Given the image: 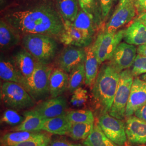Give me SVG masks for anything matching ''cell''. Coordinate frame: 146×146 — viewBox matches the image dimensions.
<instances>
[{
  "instance_id": "ab89813d",
  "label": "cell",
  "mask_w": 146,
  "mask_h": 146,
  "mask_svg": "<svg viewBox=\"0 0 146 146\" xmlns=\"http://www.w3.org/2000/svg\"><path fill=\"white\" fill-rule=\"evenodd\" d=\"M137 54L146 56V44L137 47Z\"/></svg>"
},
{
  "instance_id": "d6a6232c",
  "label": "cell",
  "mask_w": 146,
  "mask_h": 146,
  "mask_svg": "<svg viewBox=\"0 0 146 146\" xmlns=\"http://www.w3.org/2000/svg\"><path fill=\"white\" fill-rule=\"evenodd\" d=\"M51 140L50 134L42 132L34 138L11 146H48Z\"/></svg>"
},
{
  "instance_id": "f35d334b",
  "label": "cell",
  "mask_w": 146,
  "mask_h": 146,
  "mask_svg": "<svg viewBox=\"0 0 146 146\" xmlns=\"http://www.w3.org/2000/svg\"><path fill=\"white\" fill-rule=\"evenodd\" d=\"M134 115L142 120L146 121V104L137 110Z\"/></svg>"
},
{
  "instance_id": "4fadbf2b",
  "label": "cell",
  "mask_w": 146,
  "mask_h": 146,
  "mask_svg": "<svg viewBox=\"0 0 146 146\" xmlns=\"http://www.w3.org/2000/svg\"><path fill=\"white\" fill-rule=\"evenodd\" d=\"M86 56L84 48L68 46L63 50L57 60L58 68L67 73L79 64L84 63Z\"/></svg>"
},
{
  "instance_id": "7a4b0ae2",
  "label": "cell",
  "mask_w": 146,
  "mask_h": 146,
  "mask_svg": "<svg viewBox=\"0 0 146 146\" xmlns=\"http://www.w3.org/2000/svg\"><path fill=\"white\" fill-rule=\"evenodd\" d=\"M120 73L109 63L101 67L92 88L95 101L99 106L102 114L109 113L114 101L120 79Z\"/></svg>"
},
{
  "instance_id": "44dd1931",
  "label": "cell",
  "mask_w": 146,
  "mask_h": 146,
  "mask_svg": "<svg viewBox=\"0 0 146 146\" xmlns=\"http://www.w3.org/2000/svg\"><path fill=\"white\" fill-rule=\"evenodd\" d=\"M86 56L84 61L86 70L85 84L91 87L96 78L98 74L100 64L94 50L93 44L85 48Z\"/></svg>"
},
{
  "instance_id": "60d3db41",
  "label": "cell",
  "mask_w": 146,
  "mask_h": 146,
  "mask_svg": "<svg viewBox=\"0 0 146 146\" xmlns=\"http://www.w3.org/2000/svg\"><path fill=\"white\" fill-rule=\"evenodd\" d=\"M136 19L140 21L142 24H143L146 27V13L140 14L136 18Z\"/></svg>"
},
{
  "instance_id": "9c48e42d",
  "label": "cell",
  "mask_w": 146,
  "mask_h": 146,
  "mask_svg": "<svg viewBox=\"0 0 146 146\" xmlns=\"http://www.w3.org/2000/svg\"><path fill=\"white\" fill-rule=\"evenodd\" d=\"M137 53L135 46L125 42H121L108 63L117 72L121 73L132 67Z\"/></svg>"
},
{
  "instance_id": "1f68e13d",
  "label": "cell",
  "mask_w": 146,
  "mask_h": 146,
  "mask_svg": "<svg viewBox=\"0 0 146 146\" xmlns=\"http://www.w3.org/2000/svg\"><path fill=\"white\" fill-rule=\"evenodd\" d=\"M24 119L25 117L20 115L16 110L8 108L5 110L2 115L1 122L15 127L20 125Z\"/></svg>"
},
{
  "instance_id": "30bf717a",
  "label": "cell",
  "mask_w": 146,
  "mask_h": 146,
  "mask_svg": "<svg viewBox=\"0 0 146 146\" xmlns=\"http://www.w3.org/2000/svg\"><path fill=\"white\" fill-rule=\"evenodd\" d=\"M136 13L134 1L131 0L123 5H119L106 24L104 31L107 33H115L119 29L131 22Z\"/></svg>"
},
{
  "instance_id": "d6986e66",
  "label": "cell",
  "mask_w": 146,
  "mask_h": 146,
  "mask_svg": "<svg viewBox=\"0 0 146 146\" xmlns=\"http://www.w3.org/2000/svg\"><path fill=\"white\" fill-rule=\"evenodd\" d=\"M125 42L134 46L146 44V27L136 19L125 29Z\"/></svg>"
},
{
  "instance_id": "4316f807",
  "label": "cell",
  "mask_w": 146,
  "mask_h": 146,
  "mask_svg": "<svg viewBox=\"0 0 146 146\" xmlns=\"http://www.w3.org/2000/svg\"><path fill=\"white\" fill-rule=\"evenodd\" d=\"M84 146H119L110 140L99 125H94L93 131L84 141Z\"/></svg>"
},
{
  "instance_id": "ac0fdd59",
  "label": "cell",
  "mask_w": 146,
  "mask_h": 146,
  "mask_svg": "<svg viewBox=\"0 0 146 146\" xmlns=\"http://www.w3.org/2000/svg\"><path fill=\"white\" fill-rule=\"evenodd\" d=\"M20 34L3 19L0 21V48L7 50L17 45L21 40Z\"/></svg>"
},
{
  "instance_id": "4dcf8cb0",
  "label": "cell",
  "mask_w": 146,
  "mask_h": 146,
  "mask_svg": "<svg viewBox=\"0 0 146 146\" xmlns=\"http://www.w3.org/2000/svg\"><path fill=\"white\" fill-rule=\"evenodd\" d=\"M79 5L82 10L94 17L96 22L100 25L101 20L100 19L99 11L98 10L97 0H78Z\"/></svg>"
},
{
  "instance_id": "836d02e7",
  "label": "cell",
  "mask_w": 146,
  "mask_h": 146,
  "mask_svg": "<svg viewBox=\"0 0 146 146\" xmlns=\"http://www.w3.org/2000/svg\"><path fill=\"white\" fill-rule=\"evenodd\" d=\"M88 99L87 91L82 87H80L73 92L70 103L74 107H81L86 104Z\"/></svg>"
},
{
  "instance_id": "277c9868",
  "label": "cell",
  "mask_w": 146,
  "mask_h": 146,
  "mask_svg": "<svg viewBox=\"0 0 146 146\" xmlns=\"http://www.w3.org/2000/svg\"><path fill=\"white\" fill-rule=\"evenodd\" d=\"M1 99L7 107L16 110L31 108L36 102L21 84L8 81L1 86Z\"/></svg>"
},
{
  "instance_id": "74e56055",
  "label": "cell",
  "mask_w": 146,
  "mask_h": 146,
  "mask_svg": "<svg viewBox=\"0 0 146 146\" xmlns=\"http://www.w3.org/2000/svg\"><path fill=\"white\" fill-rule=\"evenodd\" d=\"M134 5L139 14L146 13V0H135Z\"/></svg>"
},
{
  "instance_id": "9a60e30c",
  "label": "cell",
  "mask_w": 146,
  "mask_h": 146,
  "mask_svg": "<svg viewBox=\"0 0 146 146\" xmlns=\"http://www.w3.org/2000/svg\"><path fill=\"white\" fill-rule=\"evenodd\" d=\"M125 131L127 141L133 145L146 143V121L131 116L127 117Z\"/></svg>"
},
{
  "instance_id": "52a82bcc",
  "label": "cell",
  "mask_w": 146,
  "mask_h": 146,
  "mask_svg": "<svg viewBox=\"0 0 146 146\" xmlns=\"http://www.w3.org/2000/svg\"><path fill=\"white\" fill-rule=\"evenodd\" d=\"M125 29L115 33H107L104 31L98 35L93 43L94 50L100 64L109 61L117 46L123 39Z\"/></svg>"
},
{
  "instance_id": "5b68a950",
  "label": "cell",
  "mask_w": 146,
  "mask_h": 146,
  "mask_svg": "<svg viewBox=\"0 0 146 146\" xmlns=\"http://www.w3.org/2000/svg\"><path fill=\"white\" fill-rule=\"evenodd\" d=\"M52 71L48 65L37 61L34 73L24 87L35 102L45 100L50 95L49 79Z\"/></svg>"
},
{
  "instance_id": "7402d4cb",
  "label": "cell",
  "mask_w": 146,
  "mask_h": 146,
  "mask_svg": "<svg viewBox=\"0 0 146 146\" xmlns=\"http://www.w3.org/2000/svg\"><path fill=\"white\" fill-rule=\"evenodd\" d=\"M71 124L66 114L61 115L46 120L42 125L41 131L58 135H67Z\"/></svg>"
},
{
  "instance_id": "603a6c76",
  "label": "cell",
  "mask_w": 146,
  "mask_h": 146,
  "mask_svg": "<svg viewBox=\"0 0 146 146\" xmlns=\"http://www.w3.org/2000/svg\"><path fill=\"white\" fill-rule=\"evenodd\" d=\"M72 22L76 28L93 38L98 27L99 26L93 17L82 9L78 11L76 17Z\"/></svg>"
},
{
  "instance_id": "d590c367",
  "label": "cell",
  "mask_w": 146,
  "mask_h": 146,
  "mask_svg": "<svg viewBox=\"0 0 146 146\" xmlns=\"http://www.w3.org/2000/svg\"><path fill=\"white\" fill-rule=\"evenodd\" d=\"M113 0H100V9L101 10L102 19H106L110 14L112 7Z\"/></svg>"
},
{
  "instance_id": "cb8c5ba5",
  "label": "cell",
  "mask_w": 146,
  "mask_h": 146,
  "mask_svg": "<svg viewBox=\"0 0 146 146\" xmlns=\"http://www.w3.org/2000/svg\"><path fill=\"white\" fill-rule=\"evenodd\" d=\"M24 120L20 125L16 126L14 131H41L44 122L46 120L35 113L31 110L25 111L23 113Z\"/></svg>"
},
{
  "instance_id": "f1b7e54d",
  "label": "cell",
  "mask_w": 146,
  "mask_h": 146,
  "mask_svg": "<svg viewBox=\"0 0 146 146\" xmlns=\"http://www.w3.org/2000/svg\"><path fill=\"white\" fill-rule=\"evenodd\" d=\"M86 70L84 63L79 64L74 68L69 75L68 90L71 93L76 89L81 87V86L85 83Z\"/></svg>"
},
{
  "instance_id": "8fae6325",
  "label": "cell",
  "mask_w": 146,
  "mask_h": 146,
  "mask_svg": "<svg viewBox=\"0 0 146 146\" xmlns=\"http://www.w3.org/2000/svg\"><path fill=\"white\" fill-rule=\"evenodd\" d=\"M67 108L66 100L62 96H60L43 100L31 110L44 119L47 120L66 114Z\"/></svg>"
},
{
  "instance_id": "2e32d148",
  "label": "cell",
  "mask_w": 146,
  "mask_h": 146,
  "mask_svg": "<svg viewBox=\"0 0 146 146\" xmlns=\"http://www.w3.org/2000/svg\"><path fill=\"white\" fill-rule=\"evenodd\" d=\"M0 77L5 81L20 84L23 87L26 80L17 67L13 58L4 57L1 55L0 61Z\"/></svg>"
},
{
  "instance_id": "8992f818",
  "label": "cell",
  "mask_w": 146,
  "mask_h": 146,
  "mask_svg": "<svg viewBox=\"0 0 146 146\" xmlns=\"http://www.w3.org/2000/svg\"><path fill=\"white\" fill-rule=\"evenodd\" d=\"M134 80V76L131 70L125 69L120 73V79L117 88L111 108L109 114L120 120L125 117V110Z\"/></svg>"
},
{
  "instance_id": "3957f363",
  "label": "cell",
  "mask_w": 146,
  "mask_h": 146,
  "mask_svg": "<svg viewBox=\"0 0 146 146\" xmlns=\"http://www.w3.org/2000/svg\"><path fill=\"white\" fill-rule=\"evenodd\" d=\"M21 40L23 47L42 64L49 65L56 55L58 43L54 37L40 34H28L23 35Z\"/></svg>"
},
{
  "instance_id": "6da1fadb",
  "label": "cell",
  "mask_w": 146,
  "mask_h": 146,
  "mask_svg": "<svg viewBox=\"0 0 146 146\" xmlns=\"http://www.w3.org/2000/svg\"><path fill=\"white\" fill-rule=\"evenodd\" d=\"M3 19L23 35L40 34L60 37L64 28L52 0H33L12 6L5 12Z\"/></svg>"
},
{
  "instance_id": "ba28073f",
  "label": "cell",
  "mask_w": 146,
  "mask_h": 146,
  "mask_svg": "<svg viewBox=\"0 0 146 146\" xmlns=\"http://www.w3.org/2000/svg\"><path fill=\"white\" fill-rule=\"evenodd\" d=\"M98 125L104 134L117 145L123 146L127 141L125 123L122 120L111 116L109 113H102L99 118Z\"/></svg>"
},
{
  "instance_id": "83f0119b",
  "label": "cell",
  "mask_w": 146,
  "mask_h": 146,
  "mask_svg": "<svg viewBox=\"0 0 146 146\" xmlns=\"http://www.w3.org/2000/svg\"><path fill=\"white\" fill-rule=\"evenodd\" d=\"M94 123H72L67 135L74 140H84L93 131Z\"/></svg>"
},
{
  "instance_id": "f546056e",
  "label": "cell",
  "mask_w": 146,
  "mask_h": 146,
  "mask_svg": "<svg viewBox=\"0 0 146 146\" xmlns=\"http://www.w3.org/2000/svg\"><path fill=\"white\" fill-rule=\"evenodd\" d=\"M66 116L71 123H94V116L88 110H74L67 112Z\"/></svg>"
},
{
  "instance_id": "b9f144b4",
  "label": "cell",
  "mask_w": 146,
  "mask_h": 146,
  "mask_svg": "<svg viewBox=\"0 0 146 146\" xmlns=\"http://www.w3.org/2000/svg\"><path fill=\"white\" fill-rule=\"evenodd\" d=\"M129 1H131V0H119L120 1V5H123L124 4H125V3H127V2H128ZM135 1V0H134Z\"/></svg>"
},
{
  "instance_id": "e0dca14e",
  "label": "cell",
  "mask_w": 146,
  "mask_h": 146,
  "mask_svg": "<svg viewBox=\"0 0 146 146\" xmlns=\"http://www.w3.org/2000/svg\"><path fill=\"white\" fill-rule=\"evenodd\" d=\"M13 58L26 82L27 80L31 78L35 69L37 63L36 59L25 48L16 52Z\"/></svg>"
},
{
  "instance_id": "d4e9b609",
  "label": "cell",
  "mask_w": 146,
  "mask_h": 146,
  "mask_svg": "<svg viewBox=\"0 0 146 146\" xmlns=\"http://www.w3.org/2000/svg\"><path fill=\"white\" fill-rule=\"evenodd\" d=\"M42 133L41 131H15L8 133L1 138V146H11L35 137Z\"/></svg>"
},
{
  "instance_id": "8d00e7d4",
  "label": "cell",
  "mask_w": 146,
  "mask_h": 146,
  "mask_svg": "<svg viewBox=\"0 0 146 146\" xmlns=\"http://www.w3.org/2000/svg\"><path fill=\"white\" fill-rule=\"evenodd\" d=\"M48 146H82V145L69 142L64 139H56L51 140Z\"/></svg>"
},
{
  "instance_id": "7c38bea8",
  "label": "cell",
  "mask_w": 146,
  "mask_h": 146,
  "mask_svg": "<svg viewBox=\"0 0 146 146\" xmlns=\"http://www.w3.org/2000/svg\"><path fill=\"white\" fill-rule=\"evenodd\" d=\"M64 31L59 37L64 44L85 48L92 44L93 37L76 28L72 22L64 21Z\"/></svg>"
},
{
  "instance_id": "e575fe53",
  "label": "cell",
  "mask_w": 146,
  "mask_h": 146,
  "mask_svg": "<svg viewBox=\"0 0 146 146\" xmlns=\"http://www.w3.org/2000/svg\"><path fill=\"white\" fill-rule=\"evenodd\" d=\"M131 72L134 77L146 74V56L137 55L132 65Z\"/></svg>"
},
{
  "instance_id": "ffe728a7",
  "label": "cell",
  "mask_w": 146,
  "mask_h": 146,
  "mask_svg": "<svg viewBox=\"0 0 146 146\" xmlns=\"http://www.w3.org/2000/svg\"><path fill=\"white\" fill-rule=\"evenodd\" d=\"M69 75L58 68L52 71L49 79V91L51 98L61 96L68 89Z\"/></svg>"
},
{
  "instance_id": "5bb4252c",
  "label": "cell",
  "mask_w": 146,
  "mask_h": 146,
  "mask_svg": "<svg viewBox=\"0 0 146 146\" xmlns=\"http://www.w3.org/2000/svg\"><path fill=\"white\" fill-rule=\"evenodd\" d=\"M146 104V81L140 78L134 79L131 94L125 110V117L134 114L137 110Z\"/></svg>"
},
{
  "instance_id": "7bdbcfd3",
  "label": "cell",
  "mask_w": 146,
  "mask_h": 146,
  "mask_svg": "<svg viewBox=\"0 0 146 146\" xmlns=\"http://www.w3.org/2000/svg\"><path fill=\"white\" fill-rule=\"evenodd\" d=\"M140 78L142 79V80H144V81H146V74H145L142 75L141 76H140Z\"/></svg>"
},
{
  "instance_id": "484cf974",
  "label": "cell",
  "mask_w": 146,
  "mask_h": 146,
  "mask_svg": "<svg viewBox=\"0 0 146 146\" xmlns=\"http://www.w3.org/2000/svg\"><path fill=\"white\" fill-rule=\"evenodd\" d=\"M78 0H56L55 5L63 21L73 22L78 13Z\"/></svg>"
}]
</instances>
